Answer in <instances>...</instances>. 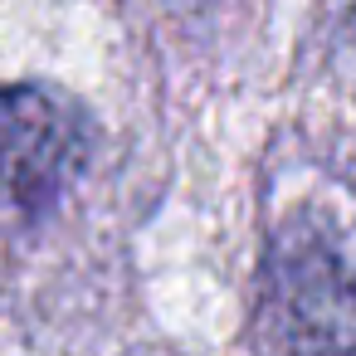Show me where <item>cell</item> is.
I'll use <instances>...</instances> for the list:
<instances>
[{
  "instance_id": "obj_2",
  "label": "cell",
  "mask_w": 356,
  "mask_h": 356,
  "mask_svg": "<svg viewBox=\"0 0 356 356\" xmlns=\"http://www.w3.org/2000/svg\"><path fill=\"white\" fill-rule=\"evenodd\" d=\"M93 156L88 113L49 83H0V234L59 210Z\"/></svg>"
},
{
  "instance_id": "obj_1",
  "label": "cell",
  "mask_w": 356,
  "mask_h": 356,
  "mask_svg": "<svg viewBox=\"0 0 356 356\" xmlns=\"http://www.w3.org/2000/svg\"><path fill=\"white\" fill-rule=\"evenodd\" d=\"M254 337L264 356H356V268L322 229L288 225L268 244Z\"/></svg>"
}]
</instances>
